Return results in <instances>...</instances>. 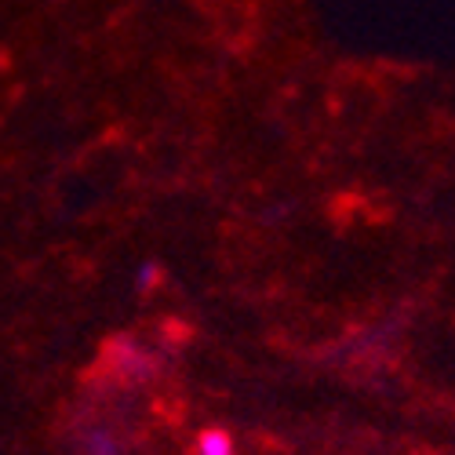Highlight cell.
Returning <instances> with one entry per match:
<instances>
[{"mask_svg":"<svg viewBox=\"0 0 455 455\" xmlns=\"http://www.w3.org/2000/svg\"><path fill=\"white\" fill-rule=\"evenodd\" d=\"M73 444H77V455H124L121 434L106 423H84Z\"/></svg>","mask_w":455,"mask_h":455,"instance_id":"2","label":"cell"},{"mask_svg":"<svg viewBox=\"0 0 455 455\" xmlns=\"http://www.w3.org/2000/svg\"><path fill=\"white\" fill-rule=\"evenodd\" d=\"M154 281H157V270H154V262H146V267L139 270V291H149Z\"/></svg>","mask_w":455,"mask_h":455,"instance_id":"4","label":"cell"},{"mask_svg":"<svg viewBox=\"0 0 455 455\" xmlns=\"http://www.w3.org/2000/svg\"><path fill=\"white\" fill-rule=\"evenodd\" d=\"M113 371L121 375V383L128 387H146L149 379L157 375V357L149 354L142 343H121L117 350H113Z\"/></svg>","mask_w":455,"mask_h":455,"instance_id":"1","label":"cell"},{"mask_svg":"<svg viewBox=\"0 0 455 455\" xmlns=\"http://www.w3.org/2000/svg\"><path fill=\"white\" fill-rule=\"evenodd\" d=\"M194 455H237L234 448V437L222 434V430H204L194 444Z\"/></svg>","mask_w":455,"mask_h":455,"instance_id":"3","label":"cell"}]
</instances>
